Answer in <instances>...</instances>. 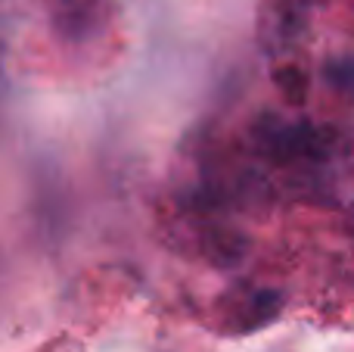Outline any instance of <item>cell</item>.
<instances>
[{"mask_svg": "<svg viewBox=\"0 0 354 352\" xmlns=\"http://www.w3.org/2000/svg\"><path fill=\"white\" fill-rule=\"evenodd\" d=\"M255 143L264 156L280 166L292 162H320L333 156L339 147V134L333 128H320L311 122H283V118H264L255 125Z\"/></svg>", "mask_w": 354, "mask_h": 352, "instance_id": "obj_1", "label": "cell"}, {"mask_svg": "<svg viewBox=\"0 0 354 352\" xmlns=\"http://www.w3.org/2000/svg\"><path fill=\"white\" fill-rule=\"evenodd\" d=\"M50 25L68 44L97 37L109 16V0H47Z\"/></svg>", "mask_w": 354, "mask_h": 352, "instance_id": "obj_3", "label": "cell"}, {"mask_svg": "<svg viewBox=\"0 0 354 352\" xmlns=\"http://www.w3.org/2000/svg\"><path fill=\"white\" fill-rule=\"evenodd\" d=\"M274 78H277V87H280V94L286 100H292V103H301L305 100V91H308V78H305V72L301 69H295V66H280L274 72Z\"/></svg>", "mask_w": 354, "mask_h": 352, "instance_id": "obj_4", "label": "cell"}, {"mask_svg": "<svg viewBox=\"0 0 354 352\" xmlns=\"http://www.w3.org/2000/svg\"><path fill=\"white\" fill-rule=\"evenodd\" d=\"M324 72H326V81H330V85H336L339 91H345V94H354V56L326 62Z\"/></svg>", "mask_w": 354, "mask_h": 352, "instance_id": "obj_5", "label": "cell"}, {"mask_svg": "<svg viewBox=\"0 0 354 352\" xmlns=\"http://www.w3.org/2000/svg\"><path fill=\"white\" fill-rule=\"evenodd\" d=\"M218 328L224 334H252L270 324L283 309V297L268 287L239 284L218 299Z\"/></svg>", "mask_w": 354, "mask_h": 352, "instance_id": "obj_2", "label": "cell"}]
</instances>
